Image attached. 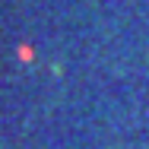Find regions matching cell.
<instances>
[{"mask_svg": "<svg viewBox=\"0 0 149 149\" xmlns=\"http://www.w3.org/2000/svg\"><path fill=\"white\" fill-rule=\"evenodd\" d=\"M19 57H22V60H32V48H26V45H22V48H19Z\"/></svg>", "mask_w": 149, "mask_h": 149, "instance_id": "1", "label": "cell"}]
</instances>
